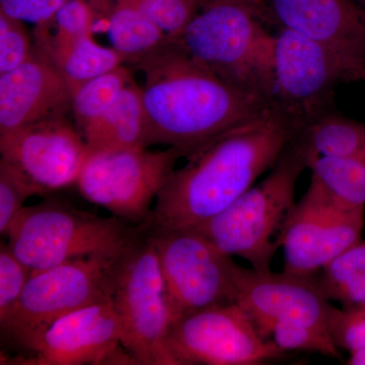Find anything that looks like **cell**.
Returning <instances> with one entry per match:
<instances>
[{"label": "cell", "mask_w": 365, "mask_h": 365, "mask_svg": "<svg viewBox=\"0 0 365 365\" xmlns=\"http://www.w3.org/2000/svg\"><path fill=\"white\" fill-rule=\"evenodd\" d=\"M135 67L144 76L148 148L165 145L188 158L271 107L223 81L175 41L163 43Z\"/></svg>", "instance_id": "obj_1"}, {"label": "cell", "mask_w": 365, "mask_h": 365, "mask_svg": "<svg viewBox=\"0 0 365 365\" xmlns=\"http://www.w3.org/2000/svg\"><path fill=\"white\" fill-rule=\"evenodd\" d=\"M294 134L272 107L225 132L172 173L141 227L146 232L195 228L215 217L272 169Z\"/></svg>", "instance_id": "obj_2"}, {"label": "cell", "mask_w": 365, "mask_h": 365, "mask_svg": "<svg viewBox=\"0 0 365 365\" xmlns=\"http://www.w3.org/2000/svg\"><path fill=\"white\" fill-rule=\"evenodd\" d=\"M261 0H207L175 41L223 81L270 105L274 34Z\"/></svg>", "instance_id": "obj_3"}, {"label": "cell", "mask_w": 365, "mask_h": 365, "mask_svg": "<svg viewBox=\"0 0 365 365\" xmlns=\"http://www.w3.org/2000/svg\"><path fill=\"white\" fill-rule=\"evenodd\" d=\"M139 232V225L81 210L59 198L25 206L6 237L14 254L33 272L86 257H116Z\"/></svg>", "instance_id": "obj_4"}, {"label": "cell", "mask_w": 365, "mask_h": 365, "mask_svg": "<svg viewBox=\"0 0 365 365\" xmlns=\"http://www.w3.org/2000/svg\"><path fill=\"white\" fill-rule=\"evenodd\" d=\"M306 168L304 153L289 141L263 181L194 230L223 253L241 257L255 270H271L285 222L297 203V179Z\"/></svg>", "instance_id": "obj_5"}, {"label": "cell", "mask_w": 365, "mask_h": 365, "mask_svg": "<svg viewBox=\"0 0 365 365\" xmlns=\"http://www.w3.org/2000/svg\"><path fill=\"white\" fill-rule=\"evenodd\" d=\"M118 256L73 259L33 272L13 309L0 319L1 364L28 352L57 319L112 297Z\"/></svg>", "instance_id": "obj_6"}, {"label": "cell", "mask_w": 365, "mask_h": 365, "mask_svg": "<svg viewBox=\"0 0 365 365\" xmlns=\"http://www.w3.org/2000/svg\"><path fill=\"white\" fill-rule=\"evenodd\" d=\"M113 302L123 346L136 365H175L167 350L172 317L155 246L139 232L118 256Z\"/></svg>", "instance_id": "obj_7"}, {"label": "cell", "mask_w": 365, "mask_h": 365, "mask_svg": "<svg viewBox=\"0 0 365 365\" xmlns=\"http://www.w3.org/2000/svg\"><path fill=\"white\" fill-rule=\"evenodd\" d=\"M146 232L157 252L172 324L207 307L235 304L239 265L232 257L194 228Z\"/></svg>", "instance_id": "obj_8"}, {"label": "cell", "mask_w": 365, "mask_h": 365, "mask_svg": "<svg viewBox=\"0 0 365 365\" xmlns=\"http://www.w3.org/2000/svg\"><path fill=\"white\" fill-rule=\"evenodd\" d=\"M352 81L351 69L325 46L288 29L274 34L270 106L294 134L325 114L336 86Z\"/></svg>", "instance_id": "obj_9"}, {"label": "cell", "mask_w": 365, "mask_h": 365, "mask_svg": "<svg viewBox=\"0 0 365 365\" xmlns=\"http://www.w3.org/2000/svg\"><path fill=\"white\" fill-rule=\"evenodd\" d=\"M181 158L172 148L91 153L76 185L91 203L132 225H143Z\"/></svg>", "instance_id": "obj_10"}, {"label": "cell", "mask_w": 365, "mask_h": 365, "mask_svg": "<svg viewBox=\"0 0 365 365\" xmlns=\"http://www.w3.org/2000/svg\"><path fill=\"white\" fill-rule=\"evenodd\" d=\"M364 220L365 206L344 202L312 175L309 188L290 211L281 235L283 271L316 275L361 241Z\"/></svg>", "instance_id": "obj_11"}, {"label": "cell", "mask_w": 365, "mask_h": 365, "mask_svg": "<svg viewBox=\"0 0 365 365\" xmlns=\"http://www.w3.org/2000/svg\"><path fill=\"white\" fill-rule=\"evenodd\" d=\"M167 350L175 365H257L285 352L262 337L239 304L186 314L170 326Z\"/></svg>", "instance_id": "obj_12"}, {"label": "cell", "mask_w": 365, "mask_h": 365, "mask_svg": "<svg viewBox=\"0 0 365 365\" xmlns=\"http://www.w3.org/2000/svg\"><path fill=\"white\" fill-rule=\"evenodd\" d=\"M19 365L135 364L123 346L113 297L81 307L53 323Z\"/></svg>", "instance_id": "obj_13"}, {"label": "cell", "mask_w": 365, "mask_h": 365, "mask_svg": "<svg viewBox=\"0 0 365 365\" xmlns=\"http://www.w3.org/2000/svg\"><path fill=\"white\" fill-rule=\"evenodd\" d=\"M71 115L0 135V160L47 196L76 184L88 150Z\"/></svg>", "instance_id": "obj_14"}, {"label": "cell", "mask_w": 365, "mask_h": 365, "mask_svg": "<svg viewBox=\"0 0 365 365\" xmlns=\"http://www.w3.org/2000/svg\"><path fill=\"white\" fill-rule=\"evenodd\" d=\"M235 288V304L246 312L264 339L268 340L269 331L277 322H294L330 332L336 307L319 290L314 276L239 265Z\"/></svg>", "instance_id": "obj_15"}, {"label": "cell", "mask_w": 365, "mask_h": 365, "mask_svg": "<svg viewBox=\"0 0 365 365\" xmlns=\"http://www.w3.org/2000/svg\"><path fill=\"white\" fill-rule=\"evenodd\" d=\"M266 21L335 53L365 78V6L356 0H261Z\"/></svg>", "instance_id": "obj_16"}, {"label": "cell", "mask_w": 365, "mask_h": 365, "mask_svg": "<svg viewBox=\"0 0 365 365\" xmlns=\"http://www.w3.org/2000/svg\"><path fill=\"white\" fill-rule=\"evenodd\" d=\"M71 88L37 50L23 66L0 74V135L71 114Z\"/></svg>", "instance_id": "obj_17"}, {"label": "cell", "mask_w": 365, "mask_h": 365, "mask_svg": "<svg viewBox=\"0 0 365 365\" xmlns=\"http://www.w3.org/2000/svg\"><path fill=\"white\" fill-rule=\"evenodd\" d=\"M88 155L148 148L141 88L132 81L110 109L81 132Z\"/></svg>", "instance_id": "obj_18"}, {"label": "cell", "mask_w": 365, "mask_h": 365, "mask_svg": "<svg viewBox=\"0 0 365 365\" xmlns=\"http://www.w3.org/2000/svg\"><path fill=\"white\" fill-rule=\"evenodd\" d=\"M114 0H68L51 20L36 26L35 49L55 61L74 43L93 34L96 24L108 21Z\"/></svg>", "instance_id": "obj_19"}, {"label": "cell", "mask_w": 365, "mask_h": 365, "mask_svg": "<svg viewBox=\"0 0 365 365\" xmlns=\"http://www.w3.org/2000/svg\"><path fill=\"white\" fill-rule=\"evenodd\" d=\"M307 162L314 157L346 158L365 163V124L337 115H322L292 136Z\"/></svg>", "instance_id": "obj_20"}, {"label": "cell", "mask_w": 365, "mask_h": 365, "mask_svg": "<svg viewBox=\"0 0 365 365\" xmlns=\"http://www.w3.org/2000/svg\"><path fill=\"white\" fill-rule=\"evenodd\" d=\"M107 33L113 49L123 57L125 64L133 67L169 40L157 24L116 2L108 19Z\"/></svg>", "instance_id": "obj_21"}, {"label": "cell", "mask_w": 365, "mask_h": 365, "mask_svg": "<svg viewBox=\"0 0 365 365\" xmlns=\"http://www.w3.org/2000/svg\"><path fill=\"white\" fill-rule=\"evenodd\" d=\"M330 302L342 307L365 306V242L359 241L314 275Z\"/></svg>", "instance_id": "obj_22"}, {"label": "cell", "mask_w": 365, "mask_h": 365, "mask_svg": "<svg viewBox=\"0 0 365 365\" xmlns=\"http://www.w3.org/2000/svg\"><path fill=\"white\" fill-rule=\"evenodd\" d=\"M52 64L66 79L73 95L74 91L88 81L117 68L125 62L116 50L98 44L90 34L76 41Z\"/></svg>", "instance_id": "obj_23"}, {"label": "cell", "mask_w": 365, "mask_h": 365, "mask_svg": "<svg viewBox=\"0 0 365 365\" xmlns=\"http://www.w3.org/2000/svg\"><path fill=\"white\" fill-rule=\"evenodd\" d=\"M132 81L134 78L131 69L122 64L74 91L71 116L79 133L110 109Z\"/></svg>", "instance_id": "obj_24"}, {"label": "cell", "mask_w": 365, "mask_h": 365, "mask_svg": "<svg viewBox=\"0 0 365 365\" xmlns=\"http://www.w3.org/2000/svg\"><path fill=\"white\" fill-rule=\"evenodd\" d=\"M307 168L341 200L365 206V163L346 158L314 157L309 160Z\"/></svg>", "instance_id": "obj_25"}, {"label": "cell", "mask_w": 365, "mask_h": 365, "mask_svg": "<svg viewBox=\"0 0 365 365\" xmlns=\"http://www.w3.org/2000/svg\"><path fill=\"white\" fill-rule=\"evenodd\" d=\"M268 340L272 341L283 352L309 351L321 353L333 359H340L339 347L328 331L294 323L277 322L270 328Z\"/></svg>", "instance_id": "obj_26"}, {"label": "cell", "mask_w": 365, "mask_h": 365, "mask_svg": "<svg viewBox=\"0 0 365 365\" xmlns=\"http://www.w3.org/2000/svg\"><path fill=\"white\" fill-rule=\"evenodd\" d=\"M135 9L150 19L165 33L169 40H176L199 7L197 0H114Z\"/></svg>", "instance_id": "obj_27"}, {"label": "cell", "mask_w": 365, "mask_h": 365, "mask_svg": "<svg viewBox=\"0 0 365 365\" xmlns=\"http://www.w3.org/2000/svg\"><path fill=\"white\" fill-rule=\"evenodd\" d=\"M32 42L25 21L0 11V74L18 68L32 57Z\"/></svg>", "instance_id": "obj_28"}, {"label": "cell", "mask_w": 365, "mask_h": 365, "mask_svg": "<svg viewBox=\"0 0 365 365\" xmlns=\"http://www.w3.org/2000/svg\"><path fill=\"white\" fill-rule=\"evenodd\" d=\"M39 190L6 163L0 160V234L6 235L14 217Z\"/></svg>", "instance_id": "obj_29"}, {"label": "cell", "mask_w": 365, "mask_h": 365, "mask_svg": "<svg viewBox=\"0 0 365 365\" xmlns=\"http://www.w3.org/2000/svg\"><path fill=\"white\" fill-rule=\"evenodd\" d=\"M33 271L14 254L9 245L0 248V319L6 318L20 299Z\"/></svg>", "instance_id": "obj_30"}, {"label": "cell", "mask_w": 365, "mask_h": 365, "mask_svg": "<svg viewBox=\"0 0 365 365\" xmlns=\"http://www.w3.org/2000/svg\"><path fill=\"white\" fill-rule=\"evenodd\" d=\"M330 333L334 342L348 352L365 348V306L334 311Z\"/></svg>", "instance_id": "obj_31"}, {"label": "cell", "mask_w": 365, "mask_h": 365, "mask_svg": "<svg viewBox=\"0 0 365 365\" xmlns=\"http://www.w3.org/2000/svg\"><path fill=\"white\" fill-rule=\"evenodd\" d=\"M68 0H0V11L36 26L47 23Z\"/></svg>", "instance_id": "obj_32"}, {"label": "cell", "mask_w": 365, "mask_h": 365, "mask_svg": "<svg viewBox=\"0 0 365 365\" xmlns=\"http://www.w3.org/2000/svg\"><path fill=\"white\" fill-rule=\"evenodd\" d=\"M349 365H365V348L350 352L349 359L347 360Z\"/></svg>", "instance_id": "obj_33"}, {"label": "cell", "mask_w": 365, "mask_h": 365, "mask_svg": "<svg viewBox=\"0 0 365 365\" xmlns=\"http://www.w3.org/2000/svg\"><path fill=\"white\" fill-rule=\"evenodd\" d=\"M199 2V6L203 4V2L207 1V0H197Z\"/></svg>", "instance_id": "obj_34"}, {"label": "cell", "mask_w": 365, "mask_h": 365, "mask_svg": "<svg viewBox=\"0 0 365 365\" xmlns=\"http://www.w3.org/2000/svg\"><path fill=\"white\" fill-rule=\"evenodd\" d=\"M356 1H359V4H361L362 6H365V0H356Z\"/></svg>", "instance_id": "obj_35"}]
</instances>
